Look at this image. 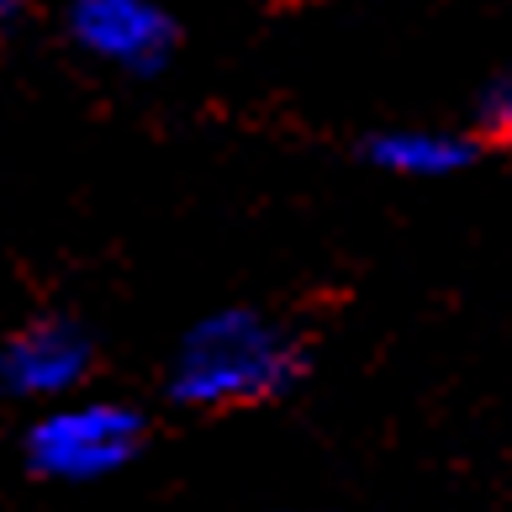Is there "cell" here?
<instances>
[{
    "instance_id": "cell-1",
    "label": "cell",
    "mask_w": 512,
    "mask_h": 512,
    "mask_svg": "<svg viewBox=\"0 0 512 512\" xmlns=\"http://www.w3.org/2000/svg\"><path fill=\"white\" fill-rule=\"evenodd\" d=\"M307 354L280 328L275 317L254 307H222L191 322L169 359V396L191 412H227V407H259L286 396Z\"/></svg>"
},
{
    "instance_id": "cell-6",
    "label": "cell",
    "mask_w": 512,
    "mask_h": 512,
    "mask_svg": "<svg viewBox=\"0 0 512 512\" xmlns=\"http://www.w3.org/2000/svg\"><path fill=\"white\" fill-rule=\"evenodd\" d=\"M481 127L491 138H507L512 143V80H497L481 96Z\"/></svg>"
},
{
    "instance_id": "cell-7",
    "label": "cell",
    "mask_w": 512,
    "mask_h": 512,
    "mask_svg": "<svg viewBox=\"0 0 512 512\" xmlns=\"http://www.w3.org/2000/svg\"><path fill=\"white\" fill-rule=\"evenodd\" d=\"M22 22V0H0V32Z\"/></svg>"
},
{
    "instance_id": "cell-4",
    "label": "cell",
    "mask_w": 512,
    "mask_h": 512,
    "mask_svg": "<svg viewBox=\"0 0 512 512\" xmlns=\"http://www.w3.org/2000/svg\"><path fill=\"white\" fill-rule=\"evenodd\" d=\"M69 37L96 64L138 74V80L159 74L180 48V27L159 0H74Z\"/></svg>"
},
{
    "instance_id": "cell-5",
    "label": "cell",
    "mask_w": 512,
    "mask_h": 512,
    "mask_svg": "<svg viewBox=\"0 0 512 512\" xmlns=\"http://www.w3.org/2000/svg\"><path fill=\"white\" fill-rule=\"evenodd\" d=\"M365 159L402 180H444L476 159V143L444 127H386L365 143Z\"/></svg>"
},
{
    "instance_id": "cell-3",
    "label": "cell",
    "mask_w": 512,
    "mask_h": 512,
    "mask_svg": "<svg viewBox=\"0 0 512 512\" xmlns=\"http://www.w3.org/2000/svg\"><path fill=\"white\" fill-rule=\"evenodd\" d=\"M96 365V338L80 317H32L0 344V391L16 402H69Z\"/></svg>"
},
{
    "instance_id": "cell-2",
    "label": "cell",
    "mask_w": 512,
    "mask_h": 512,
    "mask_svg": "<svg viewBox=\"0 0 512 512\" xmlns=\"http://www.w3.org/2000/svg\"><path fill=\"white\" fill-rule=\"evenodd\" d=\"M22 454L32 476L59 481V486H96L111 481L143 454V417L127 402L85 396V402H53L48 412L32 417Z\"/></svg>"
}]
</instances>
